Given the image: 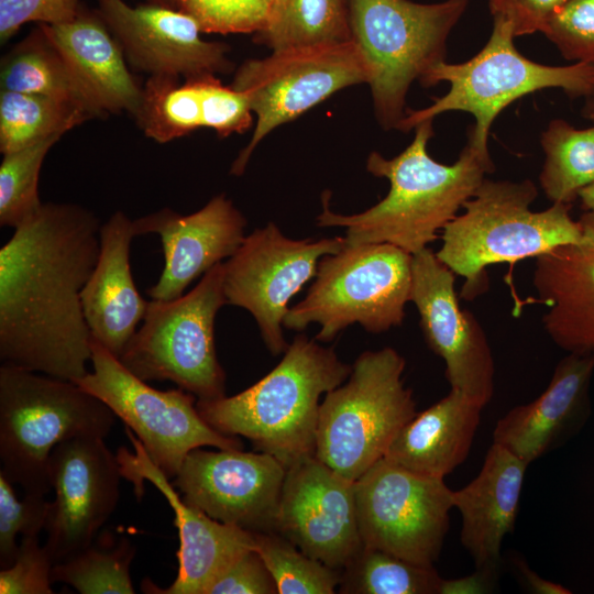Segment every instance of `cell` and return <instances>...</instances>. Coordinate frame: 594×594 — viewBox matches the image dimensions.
<instances>
[{
    "instance_id": "16",
    "label": "cell",
    "mask_w": 594,
    "mask_h": 594,
    "mask_svg": "<svg viewBox=\"0 0 594 594\" xmlns=\"http://www.w3.org/2000/svg\"><path fill=\"white\" fill-rule=\"evenodd\" d=\"M103 439L72 438L51 453L50 483L55 498L43 546L54 564L88 548L118 505L121 469Z\"/></svg>"
},
{
    "instance_id": "15",
    "label": "cell",
    "mask_w": 594,
    "mask_h": 594,
    "mask_svg": "<svg viewBox=\"0 0 594 594\" xmlns=\"http://www.w3.org/2000/svg\"><path fill=\"white\" fill-rule=\"evenodd\" d=\"M454 275L429 248L411 254L410 301L428 346L444 362L451 389L485 407L494 395V358L484 329L459 304Z\"/></svg>"
},
{
    "instance_id": "48",
    "label": "cell",
    "mask_w": 594,
    "mask_h": 594,
    "mask_svg": "<svg viewBox=\"0 0 594 594\" xmlns=\"http://www.w3.org/2000/svg\"><path fill=\"white\" fill-rule=\"evenodd\" d=\"M584 98H585V106H584L583 112L587 118L594 120V86L592 90Z\"/></svg>"
},
{
    "instance_id": "37",
    "label": "cell",
    "mask_w": 594,
    "mask_h": 594,
    "mask_svg": "<svg viewBox=\"0 0 594 594\" xmlns=\"http://www.w3.org/2000/svg\"><path fill=\"white\" fill-rule=\"evenodd\" d=\"M13 485L0 473V566L12 565L18 557L16 536H38L45 530L51 502L44 494L24 493L16 497Z\"/></svg>"
},
{
    "instance_id": "2",
    "label": "cell",
    "mask_w": 594,
    "mask_h": 594,
    "mask_svg": "<svg viewBox=\"0 0 594 594\" xmlns=\"http://www.w3.org/2000/svg\"><path fill=\"white\" fill-rule=\"evenodd\" d=\"M432 135V120H426L415 127L414 140L397 156L372 152L366 169L388 179L386 197L363 212L341 215L329 209L323 195L318 226L345 228L346 244L388 243L410 254L428 248L494 170L491 155L469 142L453 164L435 161L427 151Z\"/></svg>"
},
{
    "instance_id": "10",
    "label": "cell",
    "mask_w": 594,
    "mask_h": 594,
    "mask_svg": "<svg viewBox=\"0 0 594 594\" xmlns=\"http://www.w3.org/2000/svg\"><path fill=\"white\" fill-rule=\"evenodd\" d=\"M224 305L221 262L186 295L148 301L119 361L139 378L173 382L198 402L222 398L226 373L217 356L215 320Z\"/></svg>"
},
{
    "instance_id": "18",
    "label": "cell",
    "mask_w": 594,
    "mask_h": 594,
    "mask_svg": "<svg viewBox=\"0 0 594 594\" xmlns=\"http://www.w3.org/2000/svg\"><path fill=\"white\" fill-rule=\"evenodd\" d=\"M275 531L307 556L343 570L363 548L354 482L315 455L287 469Z\"/></svg>"
},
{
    "instance_id": "47",
    "label": "cell",
    "mask_w": 594,
    "mask_h": 594,
    "mask_svg": "<svg viewBox=\"0 0 594 594\" xmlns=\"http://www.w3.org/2000/svg\"><path fill=\"white\" fill-rule=\"evenodd\" d=\"M584 209L594 213V183L583 188L579 195Z\"/></svg>"
},
{
    "instance_id": "46",
    "label": "cell",
    "mask_w": 594,
    "mask_h": 594,
    "mask_svg": "<svg viewBox=\"0 0 594 594\" xmlns=\"http://www.w3.org/2000/svg\"><path fill=\"white\" fill-rule=\"evenodd\" d=\"M514 565L529 592L536 594H570L571 590L557 582L541 578L522 559L516 557Z\"/></svg>"
},
{
    "instance_id": "13",
    "label": "cell",
    "mask_w": 594,
    "mask_h": 594,
    "mask_svg": "<svg viewBox=\"0 0 594 594\" xmlns=\"http://www.w3.org/2000/svg\"><path fill=\"white\" fill-rule=\"evenodd\" d=\"M356 518L364 547L433 565L453 508L444 479L410 472L383 458L354 482Z\"/></svg>"
},
{
    "instance_id": "36",
    "label": "cell",
    "mask_w": 594,
    "mask_h": 594,
    "mask_svg": "<svg viewBox=\"0 0 594 594\" xmlns=\"http://www.w3.org/2000/svg\"><path fill=\"white\" fill-rule=\"evenodd\" d=\"M61 135L3 154L0 164V226L18 228L42 207L38 179L45 156Z\"/></svg>"
},
{
    "instance_id": "42",
    "label": "cell",
    "mask_w": 594,
    "mask_h": 594,
    "mask_svg": "<svg viewBox=\"0 0 594 594\" xmlns=\"http://www.w3.org/2000/svg\"><path fill=\"white\" fill-rule=\"evenodd\" d=\"M79 0H0V42L7 43L29 22L57 25L73 21Z\"/></svg>"
},
{
    "instance_id": "28",
    "label": "cell",
    "mask_w": 594,
    "mask_h": 594,
    "mask_svg": "<svg viewBox=\"0 0 594 594\" xmlns=\"http://www.w3.org/2000/svg\"><path fill=\"white\" fill-rule=\"evenodd\" d=\"M0 88L66 101L101 118L40 24L1 57Z\"/></svg>"
},
{
    "instance_id": "20",
    "label": "cell",
    "mask_w": 594,
    "mask_h": 594,
    "mask_svg": "<svg viewBox=\"0 0 594 594\" xmlns=\"http://www.w3.org/2000/svg\"><path fill=\"white\" fill-rule=\"evenodd\" d=\"M97 12L120 44L129 66L148 76L190 78L229 74L230 46L202 38L198 22L167 7L97 0Z\"/></svg>"
},
{
    "instance_id": "26",
    "label": "cell",
    "mask_w": 594,
    "mask_h": 594,
    "mask_svg": "<svg viewBox=\"0 0 594 594\" xmlns=\"http://www.w3.org/2000/svg\"><path fill=\"white\" fill-rule=\"evenodd\" d=\"M528 465L492 443L476 477L453 491V508L462 517L460 540L475 568L499 570L503 540L514 530Z\"/></svg>"
},
{
    "instance_id": "34",
    "label": "cell",
    "mask_w": 594,
    "mask_h": 594,
    "mask_svg": "<svg viewBox=\"0 0 594 594\" xmlns=\"http://www.w3.org/2000/svg\"><path fill=\"white\" fill-rule=\"evenodd\" d=\"M136 548L127 537L96 544L53 565L52 582L73 586L81 594H133L130 575Z\"/></svg>"
},
{
    "instance_id": "41",
    "label": "cell",
    "mask_w": 594,
    "mask_h": 594,
    "mask_svg": "<svg viewBox=\"0 0 594 594\" xmlns=\"http://www.w3.org/2000/svg\"><path fill=\"white\" fill-rule=\"evenodd\" d=\"M53 565L38 536H24L14 563L0 571V593L52 594Z\"/></svg>"
},
{
    "instance_id": "27",
    "label": "cell",
    "mask_w": 594,
    "mask_h": 594,
    "mask_svg": "<svg viewBox=\"0 0 594 594\" xmlns=\"http://www.w3.org/2000/svg\"><path fill=\"white\" fill-rule=\"evenodd\" d=\"M483 408L450 389L398 431L384 458L416 474L444 479L466 460Z\"/></svg>"
},
{
    "instance_id": "25",
    "label": "cell",
    "mask_w": 594,
    "mask_h": 594,
    "mask_svg": "<svg viewBox=\"0 0 594 594\" xmlns=\"http://www.w3.org/2000/svg\"><path fill=\"white\" fill-rule=\"evenodd\" d=\"M101 118L138 111L143 85L132 75L124 53L97 10L82 6L70 22L40 24Z\"/></svg>"
},
{
    "instance_id": "19",
    "label": "cell",
    "mask_w": 594,
    "mask_h": 594,
    "mask_svg": "<svg viewBox=\"0 0 594 594\" xmlns=\"http://www.w3.org/2000/svg\"><path fill=\"white\" fill-rule=\"evenodd\" d=\"M134 453L124 447L117 458L122 477L134 485L135 495L143 494V482L155 486L172 507L178 529V571L174 582L160 588L151 581L142 582L146 593L208 594L211 585L248 550L255 549V532L218 521L186 503L169 480L151 460L135 435L125 427Z\"/></svg>"
},
{
    "instance_id": "9",
    "label": "cell",
    "mask_w": 594,
    "mask_h": 594,
    "mask_svg": "<svg viewBox=\"0 0 594 594\" xmlns=\"http://www.w3.org/2000/svg\"><path fill=\"white\" fill-rule=\"evenodd\" d=\"M410 288V253L388 243H345L320 260L307 296L288 309L283 327L302 331L317 323L320 342L354 323L386 332L403 323Z\"/></svg>"
},
{
    "instance_id": "1",
    "label": "cell",
    "mask_w": 594,
    "mask_h": 594,
    "mask_svg": "<svg viewBox=\"0 0 594 594\" xmlns=\"http://www.w3.org/2000/svg\"><path fill=\"white\" fill-rule=\"evenodd\" d=\"M100 227L84 206L46 202L2 245V364L72 382L88 373L80 294L99 256Z\"/></svg>"
},
{
    "instance_id": "35",
    "label": "cell",
    "mask_w": 594,
    "mask_h": 594,
    "mask_svg": "<svg viewBox=\"0 0 594 594\" xmlns=\"http://www.w3.org/2000/svg\"><path fill=\"white\" fill-rule=\"evenodd\" d=\"M255 549L278 594H333L341 573L311 558L276 531L256 532Z\"/></svg>"
},
{
    "instance_id": "22",
    "label": "cell",
    "mask_w": 594,
    "mask_h": 594,
    "mask_svg": "<svg viewBox=\"0 0 594 594\" xmlns=\"http://www.w3.org/2000/svg\"><path fill=\"white\" fill-rule=\"evenodd\" d=\"M579 221L583 240L536 257L532 284L548 308L542 324L553 343L594 360V213Z\"/></svg>"
},
{
    "instance_id": "6",
    "label": "cell",
    "mask_w": 594,
    "mask_h": 594,
    "mask_svg": "<svg viewBox=\"0 0 594 594\" xmlns=\"http://www.w3.org/2000/svg\"><path fill=\"white\" fill-rule=\"evenodd\" d=\"M493 21L492 34L475 56L459 64L441 61L421 76L419 81L424 86L447 81L450 89L429 107L407 111L397 130L408 132L448 111L469 112L475 123L468 142L479 152L490 154V129L515 100L546 88H560L570 97H585L592 90L594 64L549 66L532 62L516 50L510 25Z\"/></svg>"
},
{
    "instance_id": "33",
    "label": "cell",
    "mask_w": 594,
    "mask_h": 594,
    "mask_svg": "<svg viewBox=\"0 0 594 594\" xmlns=\"http://www.w3.org/2000/svg\"><path fill=\"white\" fill-rule=\"evenodd\" d=\"M340 593L439 594L442 578L433 565L364 547L343 568Z\"/></svg>"
},
{
    "instance_id": "12",
    "label": "cell",
    "mask_w": 594,
    "mask_h": 594,
    "mask_svg": "<svg viewBox=\"0 0 594 594\" xmlns=\"http://www.w3.org/2000/svg\"><path fill=\"white\" fill-rule=\"evenodd\" d=\"M90 362L92 372L74 383L124 422L169 480L197 448L242 449L237 436L223 435L202 419L194 394L179 387L160 391L150 386L92 339Z\"/></svg>"
},
{
    "instance_id": "40",
    "label": "cell",
    "mask_w": 594,
    "mask_h": 594,
    "mask_svg": "<svg viewBox=\"0 0 594 594\" xmlns=\"http://www.w3.org/2000/svg\"><path fill=\"white\" fill-rule=\"evenodd\" d=\"M204 128L219 138L245 133L253 123V111L245 94L224 86L217 75L201 76Z\"/></svg>"
},
{
    "instance_id": "3",
    "label": "cell",
    "mask_w": 594,
    "mask_h": 594,
    "mask_svg": "<svg viewBox=\"0 0 594 594\" xmlns=\"http://www.w3.org/2000/svg\"><path fill=\"white\" fill-rule=\"evenodd\" d=\"M352 365L305 334L288 344L280 362L233 396L196 403L202 419L227 436H241L286 470L316 453L319 399L344 383Z\"/></svg>"
},
{
    "instance_id": "29",
    "label": "cell",
    "mask_w": 594,
    "mask_h": 594,
    "mask_svg": "<svg viewBox=\"0 0 594 594\" xmlns=\"http://www.w3.org/2000/svg\"><path fill=\"white\" fill-rule=\"evenodd\" d=\"M253 41L272 51L352 41L346 0H274Z\"/></svg>"
},
{
    "instance_id": "7",
    "label": "cell",
    "mask_w": 594,
    "mask_h": 594,
    "mask_svg": "<svg viewBox=\"0 0 594 594\" xmlns=\"http://www.w3.org/2000/svg\"><path fill=\"white\" fill-rule=\"evenodd\" d=\"M470 0H346L352 41L371 70L376 120L385 130L404 119L408 89L444 61L447 41Z\"/></svg>"
},
{
    "instance_id": "31",
    "label": "cell",
    "mask_w": 594,
    "mask_h": 594,
    "mask_svg": "<svg viewBox=\"0 0 594 594\" xmlns=\"http://www.w3.org/2000/svg\"><path fill=\"white\" fill-rule=\"evenodd\" d=\"M544 163L540 186L552 204L570 205L594 183V125L576 129L552 120L541 138Z\"/></svg>"
},
{
    "instance_id": "14",
    "label": "cell",
    "mask_w": 594,
    "mask_h": 594,
    "mask_svg": "<svg viewBox=\"0 0 594 594\" xmlns=\"http://www.w3.org/2000/svg\"><path fill=\"white\" fill-rule=\"evenodd\" d=\"M345 238L292 240L268 222L244 238L223 263L228 305L248 310L255 319L268 351L276 355L288 344L283 321L290 299L316 276L320 260L341 251Z\"/></svg>"
},
{
    "instance_id": "49",
    "label": "cell",
    "mask_w": 594,
    "mask_h": 594,
    "mask_svg": "<svg viewBox=\"0 0 594 594\" xmlns=\"http://www.w3.org/2000/svg\"><path fill=\"white\" fill-rule=\"evenodd\" d=\"M146 3L178 9L180 0H145Z\"/></svg>"
},
{
    "instance_id": "44",
    "label": "cell",
    "mask_w": 594,
    "mask_h": 594,
    "mask_svg": "<svg viewBox=\"0 0 594 594\" xmlns=\"http://www.w3.org/2000/svg\"><path fill=\"white\" fill-rule=\"evenodd\" d=\"M568 0H488L493 20L510 25L516 36L542 32L553 13Z\"/></svg>"
},
{
    "instance_id": "38",
    "label": "cell",
    "mask_w": 594,
    "mask_h": 594,
    "mask_svg": "<svg viewBox=\"0 0 594 594\" xmlns=\"http://www.w3.org/2000/svg\"><path fill=\"white\" fill-rule=\"evenodd\" d=\"M274 0H180L178 9L191 15L202 33L255 34L270 16Z\"/></svg>"
},
{
    "instance_id": "30",
    "label": "cell",
    "mask_w": 594,
    "mask_h": 594,
    "mask_svg": "<svg viewBox=\"0 0 594 594\" xmlns=\"http://www.w3.org/2000/svg\"><path fill=\"white\" fill-rule=\"evenodd\" d=\"M133 118L146 138L162 144L204 128L201 76H148Z\"/></svg>"
},
{
    "instance_id": "24",
    "label": "cell",
    "mask_w": 594,
    "mask_h": 594,
    "mask_svg": "<svg viewBox=\"0 0 594 594\" xmlns=\"http://www.w3.org/2000/svg\"><path fill=\"white\" fill-rule=\"evenodd\" d=\"M134 220L117 210L100 227L99 256L81 294L91 339L119 358L143 320L148 301L139 293L131 272L130 246Z\"/></svg>"
},
{
    "instance_id": "5",
    "label": "cell",
    "mask_w": 594,
    "mask_h": 594,
    "mask_svg": "<svg viewBox=\"0 0 594 594\" xmlns=\"http://www.w3.org/2000/svg\"><path fill=\"white\" fill-rule=\"evenodd\" d=\"M116 415L76 383L8 364L0 367V473L24 493L46 494L61 442L106 438Z\"/></svg>"
},
{
    "instance_id": "32",
    "label": "cell",
    "mask_w": 594,
    "mask_h": 594,
    "mask_svg": "<svg viewBox=\"0 0 594 594\" xmlns=\"http://www.w3.org/2000/svg\"><path fill=\"white\" fill-rule=\"evenodd\" d=\"M92 119L87 111L66 101L1 90L0 152L6 154L50 136H62Z\"/></svg>"
},
{
    "instance_id": "8",
    "label": "cell",
    "mask_w": 594,
    "mask_h": 594,
    "mask_svg": "<svg viewBox=\"0 0 594 594\" xmlns=\"http://www.w3.org/2000/svg\"><path fill=\"white\" fill-rule=\"evenodd\" d=\"M405 359L393 348L365 351L346 383L320 404L315 457L355 482L383 459L398 431L417 414L403 381Z\"/></svg>"
},
{
    "instance_id": "39",
    "label": "cell",
    "mask_w": 594,
    "mask_h": 594,
    "mask_svg": "<svg viewBox=\"0 0 594 594\" xmlns=\"http://www.w3.org/2000/svg\"><path fill=\"white\" fill-rule=\"evenodd\" d=\"M542 33L566 59L594 64V0H568Z\"/></svg>"
},
{
    "instance_id": "11",
    "label": "cell",
    "mask_w": 594,
    "mask_h": 594,
    "mask_svg": "<svg viewBox=\"0 0 594 594\" xmlns=\"http://www.w3.org/2000/svg\"><path fill=\"white\" fill-rule=\"evenodd\" d=\"M370 78L369 63L353 41L273 51L264 58L245 61L231 86L245 94L256 122L230 173L242 175L255 147L275 128L343 88L369 84Z\"/></svg>"
},
{
    "instance_id": "4",
    "label": "cell",
    "mask_w": 594,
    "mask_h": 594,
    "mask_svg": "<svg viewBox=\"0 0 594 594\" xmlns=\"http://www.w3.org/2000/svg\"><path fill=\"white\" fill-rule=\"evenodd\" d=\"M538 189L521 182L485 178L458 215L442 229L437 257L464 278L461 297L472 300L488 288L486 267L538 257L558 246L580 243L582 226L570 205L532 211Z\"/></svg>"
},
{
    "instance_id": "23",
    "label": "cell",
    "mask_w": 594,
    "mask_h": 594,
    "mask_svg": "<svg viewBox=\"0 0 594 594\" xmlns=\"http://www.w3.org/2000/svg\"><path fill=\"white\" fill-rule=\"evenodd\" d=\"M592 358L568 353L557 364L547 388L532 402L512 408L493 431V443L528 464L578 433L590 413Z\"/></svg>"
},
{
    "instance_id": "43",
    "label": "cell",
    "mask_w": 594,
    "mask_h": 594,
    "mask_svg": "<svg viewBox=\"0 0 594 594\" xmlns=\"http://www.w3.org/2000/svg\"><path fill=\"white\" fill-rule=\"evenodd\" d=\"M276 584L256 549L244 552L208 594H276Z\"/></svg>"
},
{
    "instance_id": "17",
    "label": "cell",
    "mask_w": 594,
    "mask_h": 594,
    "mask_svg": "<svg viewBox=\"0 0 594 594\" xmlns=\"http://www.w3.org/2000/svg\"><path fill=\"white\" fill-rule=\"evenodd\" d=\"M286 468L273 455L197 448L172 484L189 505L251 532L275 531Z\"/></svg>"
},
{
    "instance_id": "21",
    "label": "cell",
    "mask_w": 594,
    "mask_h": 594,
    "mask_svg": "<svg viewBox=\"0 0 594 594\" xmlns=\"http://www.w3.org/2000/svg\"><path fill=\"white\" fill-rule=\"evenodd\" d=\"M245 227L244 216L224 194L187 216L163 208L134 219L136 237L158 234L164 253V267L147 292L150 297L172 300L184 295L191 282L238 251Z\"/></svg>"
},
{
    "instance_id": "45",
    "label": "cell",
    "mask_w": 594,
    "mask_h": 594,
    "mask_svg": "<svg viewBox=\"0 0 594 594\" xmlns=\"http://www.w3.org/2000/svg\"><path fill=\"white\" fill-rule=\"evenodd\" d=\"M498 569L475 568V571L466 576L446 580L442 579L439 594H483L494 590Z\"/></svg>"
}]
</instances>
